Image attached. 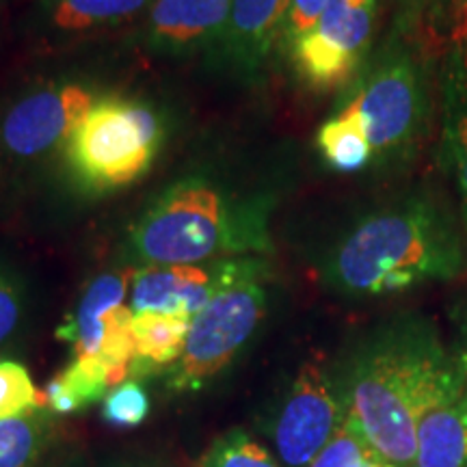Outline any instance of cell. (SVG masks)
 Here are the masks:
<instances>
[{
    "label": "cell",
    "mask_w": 467,
    "mask_h": 467,
    "mask_svg": "<svg viewBox=\"0 0 467 467\" xmlns=\"http://www.w3.org/2000/svg\"><path fill=\"white\" fill-rule=\"evenodd\" d=\"M465 225L431 192L379 210L331 249L323 279L350 299L402 295L467 273Z\"/></svg>",
    "instance_id": "cell-1"
},
{
    "label": "cell",
    "mask_w": 467,
    "mask_h": 467,
    "mask_svg": "<svg viewBox=\"0 0 467 467\" xmlns=\"http://www.w3.org/2000/svg\"><path fill=\"white\" fill-rule=\"evenodd\" d=\"M441 337L429 320L396 318L366 336L336 375L347 420L394 467H416V405Z\"/></svg>",
    "instance_id": "cell-2"
},
{
    "label": "cell",
    "mask_w": 467,
    "mask_h": 467,
    "mask_svg": "<svg viewBox=\"0 0 467 467\" xmlns=\"http://www.w3.org/2000/svg\"><path fill=\"white\" fill-rule=\"evenodd\" d=\"M268 268L260 260H225L214 266V292L191 320L180 359L165 372L173 394L202 392L247 347L266 314Z\"/></svg>",
    "instance_id": "cell-3"
},
{
    "label": "cell",
    "mask_w": 467,
    "mask_h": 467,
    "mask_svg": "<svg viewBox=\"0 0 467 467\" xmlns=\"http://www.w3.org/2000/svg\"><path fill=\"white\" fill-rule=\"evenodd\" d=\"M347 104L364 121L375 162L413 159L433 115L429 61L416 46L392 37L366 63Z\"/></svg>",
    "instance_id": "cell-4"
},
{
    "label": "cell",
    "mask_w": 467,
    "mask_h": 467,
    "mask_svg": "<svg viewBox=\"0 0 467 467\" xmlns=\"http://www.w3.org/2000/svg\"><path fill=\"white\" fill-rule=\"evenodd\" d=\"M162 141L159 115L128 98H102L66 143L69 167L91 191L132 184L148 171Z\"/></svg>",
    "instance_id": "cell-5"
},
{
    "label": "cell",
    "mask_w": 467,
    "mask_h": 467,
    "mask_svg": "<svg viewBox=\"0 0 467 467\" xmlns=\"http://www.w3.org/2000/svg\"><path fill=\"white\" fill-rule=\"evenodd\" d=\"M225 221L219 191L186 180L162 192L134 225V258L143 265H200L223 247Z\"/></svg>",
    "instance_id": "cell-6"
},
{
    "label": "cell",
    "mask_w": 467,
    "mask_h": 467,
    "mask_svg": "<svg viewBox=\"0 0 467 467\" xmlns=\"http://www.w3.org/2000/svg\"><path fill=\"white\" fill-rule=\"evenodd\" d=\"M379 0H329L318 25L288 48L292 67L318 93L350 85L372 50Z\"/></svg>",
    "instance_id": "cell-7"
},
{
    "label": "cell",
    "mask_w": 467,
    "mask_h": 467,
    "mask_svg": "<svg viewBox=\"0 0 467 467\" xmlns=\"http://www.w3.org/2000/svg\"><path fill=\"white\" fill-rule=\"evenodd\" d=\"M336 375L318 361H306L279 400L268 424L282 467H309L344 422Z\"/></svg>",
    "instance_id": "cell-8"
},
{
    "label": "cell",
    "mask_w": 467,
    "mask_h": 467,
    "mask_svg": "<svg viewBox=\"0 0 467 467\" xmlns=\"http://www.w3.org/2000/svg\"><path fill=\"white\" fill-rule=\"evenodd\" d=\"M416 467H467V385L441 344L416 405Z\"/></svg>",
    "instance_id": "cell-9"
},
{
    "label": "cell",
    "mask_w": 467,
    "mask_h": 467,
    "mask_svg": "<svg viewBox=\"0 0 467 467\" xmlns=\"http://www.w3.org/2000/svg\"><path fill=\"white\" fill-rule=\"evenodd\" d=\"M93 104L96 98L80 85L26 93L0 117V150L20 161L39 159L69 141Z\"/></svg>",
    "instance_id": "cell-10"
},
{
    "label": "cell",
    "mask_w": 467,
    "mask_h": 467,
    "mask_svg": "<svg viewBox=\"0 0 467 467\" xmlns=\"http://www.w3.org/2000/svg\"><path fill=\"white\" fill-rule=\"evenodd\" d=\"M214 292V268L182 265H143L132 271L130 303L134 314H200Z\"/></svg>",
    "instance_id": "cell-11"
},
{
    "label": "cell",
    "mask_w": 467,
    "mask_h": 467,
    "mask_svg": "<svg viewBox=\"0 0 467 467\" xmlns=\"http://www.w3.org/2000/svg\"><path fill=\"white\" fill-rule=\"evenodd\" d=\"M440 162L457 191L467 232V50L454 48L440 67Z\"/></svg>",
    "instance_id": "cell-12"
},
{
    "label": "cell",
    "mask_w": 467,
    "mask_h": 467,
    "mask_svg": "<svg viewBox=\"0 0 467 467\" xmlns=\"http://www.w3.org/2000/svg\"><path fill=\"white\" fill-rule=\"evenodd\" d=\"M232 0H151L150 44L165 52H189L217 42L225 31Z\"/></svg>",
    "instance_id": "cell-13"
},
{
    "label": "cell",
    "mask_w": 467,
    "mask_h": 467,
    "mask_svg": "<svg viewBox=\"0 0 467 467\" xmlns=\"http://www.w3.org/2000/svg\"><path fill=\"white\" fill-rule=\"evenodd\" d=\"M132 271H107L93 277L87 285L74 312L58 325L57 340L72 344L74 358H98L109 320L115 309L126 306L130 292Z\"/></svg>",
    "instance_id": "cell-14"
},
{
    "label": "cell",
    "mask_w": 467,
    "mask_h": 467,
    "mask_svg": "<svg viewBox=\"0 0 467 467\" xmlns=\"http://www.w3.org/2000/svg\"><path fill=\"white\" fill-rule=\"evenodd\" d=\"M290 0H232L230 17L219 42L234 61L258 66L282 39Z\"/></svg>",
    "instance_id": "cell-15"
},
{
    "label": "cell",
    "mask_w": 467,
    "mask_h": 467,
    "mask_svg": "<svg viewBox=\"0 0 467 467\" xmlns=\"http://www.w3.org/2000/svg\"><path fill=\"white\" fill-rule=\"evenodd\" d=\"M191 320L192 318L184 314H132L130 329L137 344V359L132 364L130 379L139 381V379L167 372L182 355Z\"/></svg>",
    "instance_id": "cell-16"
},
{
    "label": "cell",
    "mask_w": 467,
    "mask_h": 467,
    "mask_svg": "<svg viewBox=\"0 0 467 467\" xmlns=\"http://www.w3.org/2000/svg\"><path fill=\"white\" fill-rule=\"evenodd\" d=\"M109 389V368L100 359L74 358L46 385V409L52 416H74L102 400Z\"/></svg>",
    "instance_id": "cell-17"
},
{
    "label": "cell",
    "mask_w": 467,
    "mask_h": 467,
    "mask_svg": "<svg viewBox=\"0 0 467 467\" xmlns=\"http://www.w3.org/2000/svg\"><path fill=\"white\" fill-rule=\"evenodd\" d=\"M317 148L325 165L340 173H355L375 162L370 139L358 110L348 104L325 121L317 132Z\"/></svg>",
    "instance_id": "cell-18"
},
{
    "label": "cell",
    "mask_w": 467,
    "mask_h": 467,
    "mask_svg": "<svg viewBox=\"0 0 467 467\" xmlns=\"http://www.w3.org/2000/svg\"><path fill=\"white\" fill-rule=\"evenodd\" d=\"M151 0H39V14L61 33H83L132 20Z\"/></svg>",
    "instance_id": "cell-19"
},
{
    "label": "cell",
    "mask_w": 467,
    "mask_h": 467,
    "mask_svg": "<svg viewBox=\"0 0 467 467\" xmlns=\"http://www.w3.org/2000/svg\"><path fill=\"white\" fill-rule=\"evenodd\" d=\"M55 431L48 409L0 420V467H35L55 440Z\"/></svg>",
    "instance_id": "cell-20"
},
{
    "label": "cell",
    "mask_w": 467,
    "mask_h": 467,
    "mask_svg": "<svg viewBox=\"0 0 467 467\" xmlns=\"http://www.w3.org/2000/svg\"><path fill=\"white\" fill-rule=\"evenodd\" d=\"M197 467H282L275 452L243 429H230L208 446Z\"/></svg>",
    "instance_id": "cell-21"
},
{
    "label": "cell",
    "mask_w": 467,
    "mask_h": 467,
    "mask_svg": "<svg viewBox=\"0 0 467 467\" xmlns=\"http://www.w3.org/2000/svg\"><path fill=\"white\" fill-rule=\"evenodd\" d=\"M309 467H394L379 454L366 437L348 422L344 416V422L329 443L318 452V457L312 461Z\"/></svg>",
    "instance_id": "cell-22"
},
{
    "label": "cell",
    "mask_w": 467,
    "mask_h": 467,
    "mask_svg": "<svg viewBox=\"0 0 467 467\" xmlns=\"http://www.w3.org/2000/svg\"><path fill=\"white\" fill-rule=\"evenodd\" d=\"M46 409V396L35 388L26 366L14 359H0V420Z\"/></svg>",
    "instance_id": "cell-23"
},
{
    "label": "cell",
    "mask_w": 467,
    "mask_h": 467,
    "mask_svg": "<svg viewBox=\"0 0 467 467\" xmlns=\"http://www.w3.org/2000/svg\"><path fill=\"white\" fill-rule=\"evenodd\" d=\"M151 400L145 388L134 379L115 385L102 399V418L113 429L128 431L143 424L150 416Z\"/></svg>",
    "instance_id": "cell-24"
},
{
    "label": "cell",
    "mask_w": 467,
    "mask_h": 467,
    "mask_svg": "<svg viewBox=\"0 0 467 467\" xmlns=\"http://www.w3.org/2000/svg\"><path fill=\"white\" fill-rule=\"evenodd\" d=\"M25 314V282L5 262H0V344H5L20 327Z\"/></svg>",
    "instance_id": "cell-25"
},
{
    "label": "cell",
    "mask_w": 467,
    "mask_h": 467,
    "mask_svg": "<svg viewBox=\"0 0 467 467\" xmlns=\"http://www.w3.org/2000/svg\"><path fill=\"white\" fill-rule=\"evenodd\" d=\"M327 3L329 0H290L282 31V44L290 46L292 42H296L303 35L312 31L318 25Z\"/></svg>",
    "instance_id": "cell-26"
},
{
    "label": "cell",
    "mask_w": 467,
    "mask_h": 467,
    "mask_svg": "<svg viewBox=\"0 0 467 467\" xmlns=\"http://www.w3.org/2000/svg\"><path fill=\"white\" fill-rule=\"evenodd\" d=\"M452 323H454V336L448 350H451V358L457 366L461 379L467 385V301L461 303L459 307H454L452 312Z\"/></svg>",
    "instance_id": "cell-27"
},
{
    "label": "cell",
    "mask_w": 467,
    "mask_h": 467,
    "mask_svg": "<svg viewBox=\"0 0 467 467\" xmlns=\"http://www.w3.org/2000/svg\"><path fill=\"white\" fill-rule=\"evenodd\" d=\"M69 467H171L162 461L141 457V454H115V457H100L93 461H83Z\"/></svg>",
    "instance_id": "cell-28"
},
{
    "label": "cell",
    "mask_w": 467,
    "mask_h": 467,
    "mask_svg": "<svg viewBox=\"0 0 467 467\" xmlns=\"http://www.w3.org/2000/svg\"><path fill=\"white\" fill-rule=\"evenodd\" d=\"M454 42L459 48L467 46V0H459L454 9Z\"/></svg>",
    "instance_id": "cell-29"
}]
</instances>
